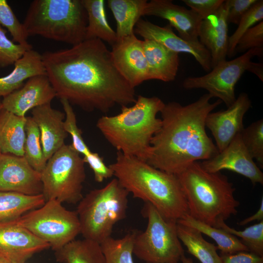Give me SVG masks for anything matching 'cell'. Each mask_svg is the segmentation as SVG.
<instances>
[{"instance_id":"1","label":"cell","mask_w":263,"mask_h":263,"mask_svg":"<svg viewBox=\"0 0 263 263\" xmlns=\"http://www.w3.org/2000/svg\"><path fill=\"white\" fill-rule=\"evenodd\" d=\"M41 56L56 97L71 105L107 113L115 105L129 106L136 101L134 89L118 71L111 51L99 39H85Z\"/></svg>"},{"instance_id":"2","label":"cell","mask_w":263,"mask_h":263,"mask_svg":"<svg viewBox=\"0 0 263 263\" xmlns=\"http://www.w3.org/2000/svg\"><path fill=\"white\" fill-rule=\"evenodd\" d=\"M208 94L183 106L172 101L160 112L161 125L150 142L146 162L165 172L177 175L199 160L209 159L219 151L206 131L207 115L220 105L210 102Z\"/></svg>"},{"instance_id":"3","label":"cell","mask_w":263,"mask_h":263,"mask_svg":"<svg viewBox=\"0 0 263 263\" xmlns=\"http://www.w3.org/2000/svg\"><path fill=\"white\" fill-rule=\"evenodd\" d=\"M109 167L129 193L150 204L166 219L177 222L188 213L187 201L176 175L120 151Z\"/></svg>"},{"instance_id":"4","label":"cell","mask_w":263,"mask_h":263,"mask_svg":"<svg viewBox=\"0 0 263 263\" xmlns=\"http://www.w3.org/2000/svg\"><path fill=\"white\" fill-rule=\"evenodd\" d=\"M165 104L158 97L139 95L132 106L121 107L119 113L100 117L96 127L117 151L146 162L151 140L161 125L157 114Z\"/></svg>"},{"instance_id":"5","label":"cell","mask_w":263,"mask_h":263,"mask_svg":"<svg viewBox=\"0 0 263 263\" xmlns=\"http://www.w3.org/2000/svg\"><path fill=\"white\" fill-rule=\"evenodd\" d=\"M176 175L187 201L188 214L193 218L217 227L237 213L240 203L234 195L235 188L221 171H206L197 161Z\"/></svg>"},{"instance_id":"6","label":"cell","mask_w":263,"mask_h":263,"mask_svg":"<svg viewBox=\"0 0 263 263\" xmlns=\"http://www.w3.org/2000/svg\"><path fill=\"white\" fill-rule=\"evenodd\" d=\"M22 24L28 37L74 46L85 40L88 16L81 0H34Z\"/></svg>"},{"instance_id":"7","label":"cell","mask_w":263,"mask_h":263,"mask_svg":"<svg viewBox=\"0 0 263 263\" xmlns=\"http://www.w3.org/2000/svg\"><path fill=\"white\" fill-rule=\"evenodd\" d=\"M129 194L114 178L83 196L76 210L83 238L100 244L111 237L114 225L126 217Z\"/></svg>"},{"instance_id":"8","label":"cell","mask_w":263,"mask_h":263,"mask_svg":"<svg viewBox=\"0 0 263 263\" xmlns=\"http://www.w3.org/2000/svg\"><path fill=\"white\" fill-rule=\"evenodd\" d=\"M85 163L71 145L64 144L47 161L40 172L42 195L46 201L78 203L83 198L86 179Z\"/></svg>"},{"instance_id":"9","label":"cell","mask_w":263,"mask_h":263,"mask_svg":"<svg viewBox=\"0 0 263 263\" xmlns=\"http://www.w3.org/2000/svg\"><path fill=\"white\" fill-rule=\"evenodd\" d=\"M146 229L136 232L133 253L146 263H178L185 255L178 237L177 221L164 217L150 204L145 203Z\"/></svg>"},{"instance_id":"10","label":"cell","mask_w":263,"mask_h":263,"mask_svg":"<svg viewBox=\"0 0 263 263\" xmlns=\"http://www.w3.org/2000/svg\"><path fill=\"white\" fill-rule=\"evenodd\" d=\"M36 236L48 243L54 251L75 239L80 234L76 211L66 208L56 200H50L40 207L15 219Z\"/></svg>"},{"instance_id":"11","label":"cell","mask_w":263,"mask_h":263,"mask_svg":"<svg viewBox=\"0 0 263 263\" xmlns=\"http://www.w3.org/2000/svg\"><path fill=\"white\" fill-rule=\"evenodd\" d=\"M263 54V47L251 49L233 59L219 62L206 75L185 78L183 87L187 90L205 89L212 98H218L228 107L236 100L235 86L247 71L252 58Z\"/></svg>"},{"instance_id":"12","label":"cell","mask_w":263,"mask_h":263,"mask_svg":"<svg viewBox=\"0 0 263 263\" xmlns=\"http://www.w3.org/2000/svg\"><path fill=\"white\" fill-rule=\"evenodd\" d=\"M200 164L208 172H217L227 169L248 178L253 185L263 184V173L244 146L240 133L224 150Z\"/></svg>"},{"instance_id":"13","label":"cell","mask_w":263,"mask_h":263,"mask_svg":"<svg viewBox=\"0 0 263 263\" xmlns=\"http://www.w3.org/2000/svg\"><path fill=\"white\" fill-rule=\"evenodd\" d=\"M50 248L15 220L0 223V257L9 263H25L34 254Z\"/></svg>"},{"instance_id":"14","label":"cell","mask_w":263,"mask_h":263,"mask_svg":"<svg viewBox=\"0 0 263 263\" xmlns=\"http://www.w3.org/2000/svg\"><path fill=\"white\" fill-rule=\"evenodd\" d=\"M134 33L143 37L144 39L155 41L178 54L186 53L191 55L207 72L212 69L210 53L201 42L184 40L174 33L169 24L162 27L140 19L135 25Z\"/></svg>"},{"instance_id":"15","label":"cell","mask_w":263,"mask_h":263,"mask_svg":"<svg viewBox=\"0 0 263 263\" xmlns=\"http://www.w3.org/2000/svg\"><path fill=\"white\" fill-rule=\"evenodd\" d=\"M0 191L27 195L42 194L40 173L34 169L23 156L0 153Z\"/></svg>"},{"instance_id":"16","label":"cell","mask_w":263,"mask_h":263,"mask_svg":"<svg viewBox=\"0 0 263 263\" xmlns=\"http://www.w3.org/2000/svg\"><path fill=\"white\" fill-rule=\"evenodd\" d=\"M112 47L111 52L115 66L132 88L150 80L143 40L133 34L117 39Z\"/></svg>"},{"instance_id":"17","label":"cell","mask_w":263,"mask_h":263,"mask_svg":"<svg viewBox=\"0 0 263 263\" xmlns=\"http://www.w3.org/2000/svg\"><path fill=\"white\" fill-rule=\"evenodd\" d=\"M251 106L247 94L241 93L225 110L211 112L207 116L206 127L211 132L220 152L244 129V117Z\"/></svg>"},{"instance_id":"18","label":"cell","mask_w":263,"mask_h":263,"mask_svg":"<svg viewBox=\"0 0 263 263\" xmlns=\"http://www.w3.org/2000/svg\"><path fill=\"white\" fill-rule=\"evenodd\" d=\"M56 96L47 75H35L28 79L21 88L2 97V108L16 115L25 116L30 110L51 103Z\"/></svg>"},{"instance_id":"19","label":"cell","mask_w":263,"mask_h":263,"mask_svg":"<svg viewBox=\"0 0 263 263\" xmlns=\"http://www.w3.org/2000/svg\"><path fill=\"white\" fill-rule=\"evenodd\" d=\"M143 16L159 17L168 20L185 40L197 42L201 18L194 11L174 4L170 0H151L147 2Z\"/></svg>"},{"instance_id":"20","label":"cell","mask_w":263,"mask_h":263,"mask_svg":"<svg viewBox=\"0 0 263 263\" xmlns=\"http://www.w3.org/2000/svg\"><path fill=\"white\" fill-rule=\"evenodd\" d=\"M31 114L39 128L43 153L47 162L65 144L68 134L64 128L65 113L47 103L33 109Z\"/></svg>"},{"instance_id":"21","label":"cell","mask_w":263,"mask_h":263,"mask_svg":"<svg viewBox=\"0 0 263 263\" xmlns=\"http://www.w3.org/2000/svg\"><path fill=\"white\" fill-rule=\"evenodd\" d=\"M228 25L225 1L216 12L201 21L198 39L210 53L212 68L226 59L229 38Z\"/></svg>"},{"instance_id":"22","label":"cell","mask_w":263,"mask_h":263,"mask_svg":"<svg viewBox=\"0 0 263 263\" xmlns=\"http://www.w3.org/2000/svg\"><path fill=\"white\" fill-rule=\"evenodd\" d=\"M143 50L148 65L150 80L173 81L177 75L179 54L161 44L150 39L143 40Z\"/></svg>"},{"instance_id":"23","label":"cell","mask_w":263,"mask_h":263,"mask_svg":"<svg viewBox=\"0 0 263 263\" xmlns=\"http://www.w3.org/2000/svg\"><path fill=\"white\" fill-rule=\"evenodd\" d=\"M8 75L0 77V96L3 97L21 88L24 81L38 75H47L41 54L33 49L16 61Z\"/></svg>"},{"instance_id":"24","label":"cell","mask_w":263,"mask_h":263,"mask_svg":"<svg viewBox=\"0 0 263 263\" xmlns=\"http://www.w3.org/2000/svg\"><path fill=\"white\" fill-rule=\"evenodd\" d=\"M26 116L16 115L2 108L0 110V151L23 156Z\"/></svg>"},{"instance_id":"25","label":"cell","mask_w":263,"mask_h":263,"mask_svg":"<svg viewBox=\"0 0 263 263\" xmlns=\"http://www.w3.org/2000/svg\"><path fill=\"white\" fill-rule=\"evenodd\" d=\"M146 0H108L107 4L116 22L117 39L132 35L137 22L143 16Z\"/></svg>"},{"instance_id":"26","label":"cell","mask_w":263,"mask_h":263,"mask_svg":"<svg viewBox=\"0 0 263 263\" xmlns=\"http://www.w3.org/2000/svg\"><path fill=\"white\" fill-rule=\"evenodd\" d=\"M59 263H105L100 244L90 239L74 240L55 251Z\"/></svg>"},{"instance_id":"27","label":"cell","mask_w":263,"mask_h":263,"mask_svg":"<svg viewBox=\"0 0 263 263\" xmlns=\"http://www.w3.org/2000/svg\"><path fill=\"white\" fill-rule=\"evenodd\" d=\"M81 2L88 16L85 39H99L113 46L117 40V37L107 20L105 1L81 0Z\"/></svg>"},{"instance_id":"28","label":"cell","mask_w":263,"mask_h":263,"mask_svg":"<svg viewBox=\"0 0 263 263\" xmlns=\"http://www.w3.org/2000/svg\"><path fill=\"white\" fill-rule=\"evenodd\" d=\"M177 232L188 252L201 263H222L217 245L207 241L199 230L177 222Z\"/></svg>"},{"instance_id":"29","label":"cell","mask_w":263,"mask_h":263,"mask_svg":"<svg viewBox=\"0 0 263 263\" xmlns=\"http://www.w3.org/2000/svg\"><path fill=\"white\" fill-rule=\"evenodd\" d=\"M45 202L42 194L27 195L0 191V223L16 219L40 207Z\"/></svg>"},{"instance_id":"30","label":"cell","mask_w":263,"mask_h":263,"mask_svg":"<svg viewBox=\"0 0 263 263\" xmlns=\"http://www.w3.org/2000/svg\"><path fill=\"white\" fill-rule=\"evenodd\" d=\"M195 228L212 238L217 244L221 254H232L240 252H249L237 237L220 228L210 226L191 217L188 213L177 222Z\"/></svg>"},{"instance_id":"31","label":"cell","mask_w":263,"mask_h":263,"mask_svg":"<svg viewBox=\"0 0 263 263\" xmlns=\"http://www.w3.org/2000/svg\"><path fill=\"white\" fill-rule=\"evenodd\" d=\"M25 130L23 157L34 169L40 173L47 161L43 153L39 128L31 116H26Z\"/></svg>"},{"instance_id":"32","label":"cell","mask_w":263,"mask_h":263,"mask_svg":"<svg viewBox=\"0 0 263 263\" xmlns=\"http://www.w3.org/2000/svg\"><path fill=\"white\" fill-rule=\"evenodd\" d=\"M136 232L128 233L122 238L111 236L100 243L105 263H134L132 255Z\"/></svg>"},{"instance_id":"33","label":"cell","mask_w":263,"mask_h":263,"mask_svg":"<svg viewBox=\"0 0 263 263\" xmlns=\"http://www.w3.org/2000/svg\"><path fill=\"white\" fill-rule=\"evenodd\" d=\"M225 231L240 237L242 243L249 252L263 257V220L245 228L243 230H237L222 222L217 226Z\"/></svg>"},{"instance_id":"34","label":"cell","mask_w":263,"mask_h":263,"mask_svg":"<svg viewBox=\"0 0 263 263\" xmlns=\"http://www.w3.org/2000/svg\"><path fill=\"white\" fill-rule=\"evenodd\" d=\"M263 19V0L258 1L241 18L238 27L228 38L227 55L229 57L235 56V49L244 34Z\"/></svg>"},{"instance_id":"35","label":"cell","mask_w":263,"mask_h":263,"mask_svg":"<svg viewBox=\"0 0 263 263\" xmlns=\"http://www.w3.org/2000/svg\"><path fill=\"white\" fill-rule=\"evenodd\" d=\"M241 136L243 142L260 168H263V119H260L243 129Z\"/></svg>"},{"instance_id":"36","label":"cell","mask_w":263,"mask_h":263,"mask_svg":"<svg viewBox=\"0 0 263 263\" xmlns=\"http://www.w3.org/2000/svg\"><path fill=\"white\" fill-rule=\"evenodd\" d=\"M65 115L64 128L72 137L71 145L73 149L83 156L90 154L92 151L86 144L81 130L78 128L76 122V115L70 103L65 99H60Z\"/></svg>"},{"instance_id":"37","label":"cell","mask_w":263,"mask_h":263,"mask_svg":"<svg viewBox=\"0 0 263 263\" xmlns=\"http://www.w3.org/2000/svg\"><path fill=\"white\" fill-rule=\"evenodd\" d=\"M0 25L8 31L13 41L24 46L31 45L23 27L16 16L6 0H0Z\"/></svg>"},{"instance_id":"38","label":"cell","mask_w":263,"mask_h":263,"mask_svg":"<svg viewBox=\"0 0 263 263\" xmlns=\"http://www.w3.org/2000/svg\"><path fill=\"white\" fill-rule=\"evenodd\" d=\"M7 32L0 25V68L14 64L26 51L33 48L31 44L24 46L14 43L7 38Z\"/></svg>"},{"instance_id":"39","label":"cell","mask_w":263,"mask_h":263,"mask_svg":"<svg viewBox=\"0 0 263 263\" xmlns=\"http://www.w3.org/2000/svg\"><path fill=\"white\" fill-rule=\"evenodd\" d=\"M263 47V21L245 32L239 40L235 49V55L245 53L256 48Z\"/></svg>"},{"instance_id":"40","label":"cell","mask_w":263,"mask_h":263,"mask_svg":"<svg viewBox=\"0 0 263 263\" xmlns=\"http://www.w3.org/2000/svg\"><path fill=\"white\" fill-rule=\"evenodd\" d=\"M83 160L93 170L95 181L102 183L104 180L113 176V172L109 166H107L102 157L97 153L92 151L83 156Z\"/></svg>"},{"instance_id":"41","label":"cell","mask_w":263,"mask_h":263,"mask_svg":"<svg viewBox=\"0 0 263 263\" xmlns=\"http://www.w3.org/2000/svg\"><path fill=\"white\" fill-rule=\"evenodd\" d=\"M258 0H226V19L228 23L238 24L243 15Z\"/></svg>"},{"instance_id":"42","label":"cell","mask_w":263,"mask_h":263,"mask_svg":"<svg viewBox=\"0 0 263 263\" xmlns=\"http://www.w3.org/2000/svg\"><path fill=\"white\" fill-rule=\"evenodd\" d=\"M182 1L203 19L216 12L224 0H183Z\"/></svg>"},{"instance_id":"43","label":"cell","mask_w":263,"mask_h":263,"mask_svg":"<svg viewBox=\"0 0 263 263\" xmlns=\"http://www.w3.org/2000/svg\"><path fill=\"white\" fill-rule=\"evenodd\" d=\"M222 263H263V257L250 252H240L232 254H221Z\"/></svg>"},{"instance_id":"44","label":"cell","mask_w":263,"mask_h":263,"mask_svg":"<svg viewBox=\"0 0 263 263\" xmlns=\"http://www.w3.org/2000/svg\"><path fill=\"white\" fill-rule=\"evenodd\" d=\"M261 221L263 220V198L262 197L260 206L258 211L253 215L244 220L241 221L238 223V225L240 226H244L247 225L249 223H251L254 221Z\"/></svg>"},{"instance_id":"45","label":"cell","mask_w":263,"mask_h":263,"mask_svg":"<svg viewBox=\"0 0 263 263\" xmlns=\"http://www.w3.org/2000/svg\"><path fill=\"white\" fill-rule=\"evenodd\" d=\"M247 71L255 74L262 81H263V64L251 61Z\"/></svg>"},{"instance_id":"46","label":"cell","mask_w":263,"mask_h":263,"mask_svg":"<svg viewBox=\"0 0 263 263\" xmlns=\"http://www.w3.org/2000/svg\"><path fill=\"white\" fill-rule=\"evenodd\" d=\"M181 263H194L192 259L186 257L185 255H184L181 260Z\"/></svg>"},{"instance_id":"47","label":"cell","mask_w":263,"mask_h":263,"mask_svg":"<svg viewBox=\"0 0 263 263\" xmlns=\"http://www.w3.org/2000/svg\"><path fill=\"white\" fill-rule=\"evenodd\" d=\"M0 263H9L7 261H6L4 259L1 258L0 257Z\"/></svg>"},{"instance_id":"48","label":"cell","mask_w":263,"mask_h":263,"mask_svg":"<svg viewBox=\"0 0 263 263\" xmlns=\"http://www.w3.org/2000/svg\"><path fill=\"white\" fill-rule=\"evenodd\" d=\"M2 97L0 96V110L2 109Z\"/></svg>"},{"instance_id":"49","label":"cell","mask_w":263,"mask_h":263,"mask_svg":"<svg viewBox=\"0 0 263 263\" xmlns=\"http://www.w3.org/2000/svg\"><path fill=\"white\" fill-rule=\"evenodd\" d=\"M0 153H1V152H0Z\"/></svg>"}]
</instances>
